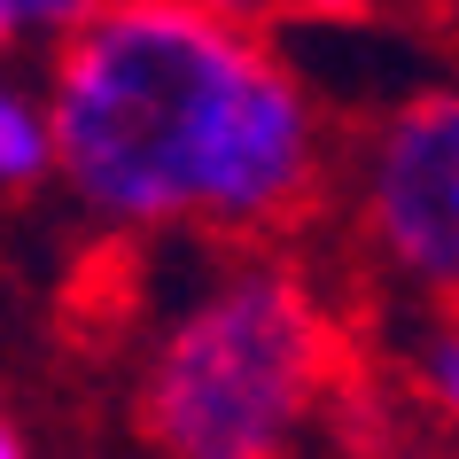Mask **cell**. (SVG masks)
<instances>
[{
    "label": "cell",
    "mask_w": 459,
    "mask_h": 459,
    "mask_svg": "<svg viewBox=\"0 0 459 459\" xmlns=\"http://www.w3.org/2000/svg\"><path fill=\"white\" fill-rule=\"evenodd\" d=\"M48 156L101 218L289 226L319 187L296 78L242 24L187 0H94L55 71Z\"/></svg>",
    "instance_id": "obj_1"
},
{
    "label": "cell",
    "mask_w": 459,
    "mask_h": 459,
    "mask_svg": "<svg viewBox=\"0 0 459 459\" xmlns=\"http://www.w3.org/2000/svg\"><path fill=\"white\" fill-rule=\"evenodd\" d=\"M335 366V319L296 273H234L156 351L141 436L164 459H289Z\"/></svg>",
    "instance_id": "obj_2"
},
{
    "label": "cell",
    "mask_w": 459,
    "mask_h": 459,
    "mask_svg": "<svg viewBox=\"0 0 459 459\" xmlns=\"http://www.w3.org/2000/svg\"><path fill=\"white\" fill-rule=\"evenodd\" d=\"M366 218L389 265L459 304V94H420L382 125Z\"/></svg>",
    "instance_id": "obj_3"
},
{
    "label": "cell",
    "mask_w": 459,
    "mask_h": 459,
    "mask_svg": "<svg viewBox=\"0 0 459 459\" xmlns=\"http://www.w3.org/2000/svg\"><path fill=\"white\" fill-rule=\"evenodd\" d=\"M55 156H48V125L31 117L16 94H0V187H24V179H39Z\"/></svg>",
    "instance_id": "obj_4"
},
{
    "label": "cell",
    "mask_w": 459,
    "mask_h": 459,
    "mask_svg": "<svg viewBox=\"0 0 459 459\" xmlns=\"http://www.w3.org/2000/svg\"><path fill=\"white\" fill-rule=\"evenodd\" d=\"M420 389H429V405L459 429V312L444 319L429 335V351H420Z\"/></svg>",
    "instance_id": "obj_5"
},
{
    "label": "cell",
    "mask_w": 459,
    "mask_h": 459,
    "mask_svg": "<svg viewBox=\"0 0 459 459\" xmlns=\"http://www.w3.org/2000/svg\"><path fill=\"white\" fill-rule=\"evenodd\" d=\"M94 0H0V16H8V31L16 24H48V31H71L78 16H86Z\"/></svg>",
    "instance_id": "obj_6"
},
{
    "label": "cell",
    "mask_w": 459,
    "mask_h": 459,
    "mask_svg": "<svg viewBox=\"0 0 459 459\" xmlns=\"http://www.w3.org/2000/svg\"><path fill=\"white\" fill-rule=\"evenodd\" d=\"M187 8H203V16H218V24H249V16H265L273 0H187Z\"/></svg>",
    "instance_id": "obj_7"
},
{
    "label": "cell",
    "mask_w": 459,
    "mask_h": 459,
    "mask_svg": "<svg viewBox=\"0 0 459 459\" xmlns=\"http://www.w3.org/2000/svg\"><path fill=\"white\" fill-rule=\"evenodd\" d=\"M304 8H312V16H351L359 0H304Z\"/></svg>",
    "instance_id": "obj_8"
},
{
    "label": "cell",
    "mask_w": 459,
    "mask_h": 459,
    "mask_svg": "<svg viewBox=\"0 0 459 459\" xmlns=\"http://www.w3.org/2000/svg\"><path fill=\"white\" fill-rule=\"evenodd\" d=\"M0 459H24V436L8 429V420H0Z\"/></svg>",
    "instance_id": "obj_9"
},
{
    "label": "cell",
    "mask_w": 459,
    "mask_h": 459,
    "mask_svg": "<svg viewBox=\"0 0 459 459\" xmlns=\"http://www.w3.org/2000/svg\"><path fill=\"white\" fill-rule=\"evenodd\" d=\"M0 48H8V16H0Z\"/></svg>",
    "instance_id": "obj_10"
},
{
    "label": "cell",
    "mask_w": 459,
    "mask_h": 459,
    "mask_svg": "<svg viewBox=\"0 0 459 459\" xmlns=\"http://www.w3.org/2000/svg\"><path fill=\"white\" fill-rule=\"evenodd\" d=\"M452 312H459V304H452Z\"/></svg>",
    "instance_id": "obj_11"
}]
</instances>
